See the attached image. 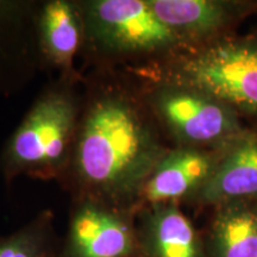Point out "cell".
<instances>
[{"mask_svg": "<svg viewBox=\"0 0 257 257\" xmlns=\"http://www.w3.org/2000/svg\"><path fill=\"white\" fill-rule=\"evenodd\" d=\"M75 119V108L63 94L38 102L19 125L3 154L6 174L27 167L53 165L62 157Z\"/></svg>", "mask_w": 257, "mask_h": 257, "instance_id": "3957f363", "label": "cell"}, {"mask_svg": "<svg viewBox=\"0 0 257 257\" xmlns=\"http://www.w3.org/2000/svg\"><path fill=\"white\" fill-rule=\"evenodd\" d=\"M0 257H60L50 216H41L15 233L2 237Z\"/></svg>", "mask_w": 257, "mask_h": 257, "instance_id": "4fadbf2b", "label": "cell"}, {"mask_svg": "<svg viewBox=\"0 0 257 257\" xmlns=\"http://www.w3.org/2000/svg\"><path fill=\"white\" fill-rule=\"evenodd\" d=\"M217 161L211 154L195 149H180L166 154L142 188L146 201L154 205L172 204L207 181Z\"/></svg>", "mask_w": 257, "mask_h": 257, "instance_id": "9c48e42d", "label": "cell"}, {"mask_svg": "<svg viewBox=\"0 0 257 257\" xmlns=\"http://www.w3.org/2000/svg\"><path fill=\"white\" fill-rule=\"evenodd\" d=\"M89 35L102 47L118 51L157 50L179 41L141 0H98L88 5Z\"/></svg>", "mask_w": 257, "mask_h": 257, "instance_id": "5b68a950", "label": "cell"}, {"mask_svg": "<svg viewBox=\"0 0 257 257\" xmlns=\"http://www.w3.org/2000/svg\"><path fill=\"white\" fill-rule=\"evenodd\" d=\"M148 4L178 35L207 36L225 27L233 16L230 4L213 0H150Z\"/></svg>", "mask_w": 257, "mask_h": 257, "instance_id": "8fae6325", "label": "cell"}, {"mask_svg": "<svg viewBox=\"0 0 257 257\" xmlns=\"http://www.w3.org/2000/svg\"><path fill=\"white\" fill-rule=\"evenodd\" d=\"M165 155L133 106L105 98L86 117L76 161L85 181L110 199L125 200L142 191Z\"/></svg>", "mask_w": 257, "mask_h": 257, "instance_id": "6da1fadb", "label": "cell"}, {"mask_svg": "<svg viewBox=\"0 0 257 257\" xmlns=\"http://www.w3.org/2000/svg\"><path fill=\"white\" fill-rule=\"evenodd\" d=\"M137 238L140 257H207L191 220L172 204L144 211Z\"/></svg>", "mask_w": 257, "mask_h": 257, "instance_id": "52a82bcc", "label": "cell"}, {"mask_svg": "<svg viewBox=\"0 0 257 257\" xmlns=\"http://www.w3.org/2000/svg\"><path fill=\"white\" fill-rule=\"evenodd\" d=\"M155 102L165 123L184 142L230 144L242 136L236 110L204 92L170 86L157 94Z\"/></svg>", "mask_w": 257, "mask_h": 257, "instance_id": "277c9868", "label": "cell"}, {"mask_svg": "<svg viewBox=\"0 0 257 257\" xmlns=\"http://www.w3.org/2000/svg\"><path fill=\"white\" fill-rule=\"evenodd\" d=\"M60 257H140L137 229L120 210L86 201L74 211Z\"/></svg>", "mask_w": 257, "mask_h": 257, "instance_id": "8992f818", "label": "cell"}, {"mask_svg": "<svg viewBox=\"0 0 257 257\" xmlns=\"http://www.w3.org/2000/svg\"><path fill=\"white\" fill-rule=\"evenodd\" d=\"M207 257H257V200L219 206L212 221Z\"/></svg>", "mask_w": 257, "mask_h": 257, "instance_id": "30bf717a", "label": "cell"}, {"mask_svg": "<svg viewBox=\"0 0 257 257\" xmlns=\"http://www.w3.org/2000/svg\"><path fill=\"white\" fill-rule=\"evenodd\" d=\"M41 27L48 53L59 63H69L80 44L79 19L73 6L62 0L47 4Z\"/></svg>", "mask_w": 257, "mask_h": 257, "instance_id": "7c38bea8", "label": "cell"}, {"mask_svg": "<svg viewBox=\"0 0 257 257\" xmlns=\"http://www.w3.org/2000/svg\"><path fill=\"white\" fill-rule=\"evenodd\" d=\"M179 86L257 115V43L225 41L180 63Z\"/></svg>", "mask_w": 257, "mask_h": 257, "instance_id": "7a4b0ae2", "label": "cell"}, {"mask_svg": "<svg viewBox=\"0 0 257 257\" xmlns=\"http://www.w3.org/2000/svg\"><path fill=\"white\" fill-rule=\"evenodd\" d=\"M21 14V5L14 2H0V38L4 36L6 29L11 27ZM2 46V43H0ZM3 54L0 53V56Z\"/></svg>", "mask_w": 257, "mask_h": 257, "instance_id": "5bb4252c", "label": "cell"}, {"mask_svg": "<svg viewBox=\"0 0 257 257\" xmlns=\"http://www.w3.org/2000/svg\"><path fill=\"white\" fill-rule=\"evenodd\" d=\"M257 197V135H242L230 144L207 181L199 189V199L218 206L251 200Z\"/></svg>", "mask_w": 257, "mask_h": 257, "instance_id": "ba28073f", "label": "cell"}]
</instances>
